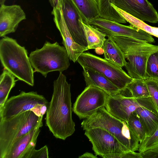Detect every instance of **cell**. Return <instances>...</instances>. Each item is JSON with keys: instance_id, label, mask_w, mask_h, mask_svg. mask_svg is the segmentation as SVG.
Wrapping results in <instances>:
<instances>
[{"instance_id": "obj_1", "label": "cell", "mask_w": 158, "mask_h": 158, "mask_svg": "<svg viewBox=\"0 0 158 158\" xmlns=\"http://www.w3.org/2000/svg\"><path fill=\"white\" fill-rule=\"evenodd\" d=\"M70 84L62 73L53 82V91L46 113L45 123L56 138L65 140L75 131L72 117Z\"/></svg>"}, {"instance_id": "obj_2", "label": "cell", "mask_w": 158, "mask_h": 158, "mask_svg": "<svg viewBox=\"0 0 158 158\" xmlns=\"http://www.w3.org/2000/svg\"><path fill=\"white\" fill-rule=\"evenodd\" d=\"M0 59L4 69L18 80L34 85L35 72L27 51L15 40L5 36L0 40Z\"/></svg>"}, {"instance_id": "obj_3", "label": "cell", "mask_w": 158, "mask_h": 158, "mask_svg": "<svg viewBox=\"0 0 158 158\" xmlns=\"http://www.w3.org/2000/svg\"><path fill=\"white\" fill-rule=\"evenodd\" d=\"M81 125L85 131L94 128L105 130L129 150L138 151L139 141L127 122L112 115L105 107L99 109L91 116L85 119Z\"/></svg>"}, {"instance_id": "obj_4", "label": "cell", "mask_w": 158, "mask_h": 158, "mask_svg": "<svg viewBox=\"0 0 158 158\" xmlns=\"http://www.w3.org/2000/svg\"><path fill=\"white\" fill-rule=\"evenodd\" d=\"M111 38L128 60L125 67L128 75L133 79L145 80L148 59L152 54L158 51V45L127 37Z\"/></svg>"}, {"instance_id": "obj_5", "label": "cell", "mask_w": 158, "mask_h": 158, "mask_svg": "<svg viewBox=\"0 0 158 158\" xmlns=\"http://www.w3.org/2000/svg\"><path fill=\"white\" fill-rule=\"evenodd\" d=\"M43 116L28 110L11 118L0 119V158H5L13 144L38 126L42 127Z\"/></svg>"}, {"instance_id": "obj_6", "label": "cell", "mask_w": 158, "mask_h": 158, "mask_svg": "<svg viewBox=\"0 0 158 158\" xmlns=\"http://www.w3.org/2000/svg\"><path fill=\"white\" fill-rule=\"evenodd\" d=\"M29 58L34 72L40 73L45 77L51 72L62 73L70 64L65 48L57 42L51 43L46 41L42 48L31 52Z\"/></svg>"}, {"instance_id": "obj_7", "label": "cell", "mask_w": 158, "mask_h": 158, "mask_svg": "<svg viewBox=\"0 0 158 158\" xmlns=\"http://www.w3.org/2000/svg\"><path fill=\"white\" fill-rule=\"evenodd\" d=\"M141 107L158 113L150 97L135 98L126 88L118 94L108 95L105 106L106 110L110 114L126 122L132 113Z\"/></svg>"}, {"instance_id": "obj_8", "label": "cell", "mask_w": 158, "mask_h": 158, "mask_svg": "<svg viewBox=\"0 0 158 158\" xmlns=\"http://www.w3.org/2000/svg\"><path fill=\"white\" fill-rule=\"evenodd\" d=\"M77 61L82 68H89L102 74L121 90L125 89L133 79L122 68L89 52L81 54Z\"/></svg>"}, {"instance_id": "obj_9", "label": "cell", "mask_w": 158, "mask_h": 158, "mask_svg": "<svg viewBox=\"0 0 158 158\" xmlns=\"http://www.w3.org/2000/svg\"><path fill=\"white\" fill-rule=\"evenodd\" d=\"M85 135L91 143L92 149L96 156L103 158H121L123 154L131 151L113 135L103 129L87 130Z\"/></svg>"}, {"instance_id": "obj_10", "label": "cell", "mask_w": 158, "mask_h": 158, "mask_svg": "<svg viewBox=\"0 0 158 158\" xmlns=\"http://www.w3.org/2000/svg\"><path fill=\"white\" fill-rule=\"evenodd\" d=\"M108 94L100 89L87 86L77 97L73 110L80 119H86L97 110L105 107Z\"/></svg>"}, {"instance_id": "obj_11", "label": "cell", "mask_w": 158, "mask_h": 158, "mask_svg": "<svg viewBox=\"0 0 158 158\" xmlns=\"http://www.w3.org/2000/svg\"><path fill=\"white\" fill-rule=\"evenodd\" d=\"M91 26L97 29L108 37L124 36L154 43L152 35L131 25L127 26L99 17L88 22Z\"/></svg>"}, {"instance_id": "obj_12", "label": "cell", "mask_w": 158, "mask_h": 158, "mask_svg": "<svg viewBox=\"0 0 158 158\" xmlns=\"http://www.w3.org/2000/svg\"><path fill=\"white\" fill-rule=\"evenodd\" d=\"M38 104L48 106L49 102L44 96L38 94L36 92L22 91L19 95L8 99L0 108V119L11 118L30 110Z\"/></svg>"}, {"instance_id": "obj_13", "label": "cell", "mask_w": 158, "mask_h": 158, "mask_svg": "<svg viewBox=\"0 0 158 158\" xmlns=\"http://www.w3.org/2000/svg\"><path fill=\"white\" fill-rule=\"evenodd\" d=\"M60 6L66 24L74 40L87 50L88 44L82 22L88 21L72 0H62Z\"/></svg>"}, {"instance_id": "obj_14", "label": "cell", "mask_w": 158, "mask_h": 158, "mask_svg": "<svg viewBox=\"0 0 158 158\" xmlns=\"http://www.w3.org/2000/svg\"><path fill=\"white\" fill-rule=\"evenodd\" d=\"M114 4L143 21L158 22V13L148 0H114Z\"/></svg>"}, {"instance_id": "obj_15", "label": "cell", "mask_w": 158, "mask_h": 158, "mask_svg": "<svg viewBox=\"0 0 158 158\" xmlns=\"http://www.w3.org/2000/svg\"><path fill=\"white\" fill-rule=\"evenodd\" d=\"M52 14L55 25L62 38V43L67 52L69 59L75 63L81 54L87 51L86 49L76 43L73 39L64 21L60 6L53 8Z\"/></svg>"}, {"instance_id": "obj_16", "label": "cell", "mask_w": 158, "mask_h": 158, "mask_svg": "<svg viewBox=\"0 0 158 158\" xmlns=\"http://www.w3.org/2000/svg\"><path fill=\"white\" fill-rule=\"evenodd\" d=\"M26 19V14L19 5H0V36L15 32L19 23Z\"/></svg>"}, {"instance_id": "obj_17", "label": "cell", "mask_w": 158, "mask_h": 158, "mask_svg": "<svg viewBox=\"0 0 158 158\" xmlns=\"http://www.w3.org/2000/svg\"><path fill=\"white\" fill-rule=\"evenodd\" d=\"M41 127H37L19 139L11 147L5 158H29L35 149Z\"/></svg>"}, {"instance_id": "obj_18", "label": "cell", "mask_w": 158, "mask_h": 158, "mask_svg": "<svg viewBox=\"0 0 158 158\" xmlns=\"http://www.w3.org/2000/svg\"><path fill=\"white\" fill-rule=\"evenodd\" d=\"M83 69V74L87 86L91 85L97 87L109 95L120 93L121 90L102 74L89 68Z\"/></svg>"}, {"instance_id": "obj_19", "label": "cell", "mask_w": 158, "mask_h": 158, "mask_svg": "<svg viewBox=\"0 0 158 158\" xmlns=\"http://www.w3.org/2000/svg\"><path fill=\"white\" fill-rule=\"evenodd\" d=\"M102 48L105 60L119 67L125 66L127 61L124 54L111 38L106 39Z\"/></svg>"}, {"instance_id": "obj_20", "label": "cell", "mask_w": 158, "mask_h": 158, "mask_svg": "<svg viewBox=\"0 0 158 158\" xmlns=\"http://www.w3.org/2000/svg\"><path fill=\"white\" fill-rule=\"evenodd\" d=\"M135 112L143 125L146 137L153 135L158 128V113L144 107L138 108Z\"/></svg>"}, {"instance_id": "obj_21", "label": "cell", "mask_w": 158, "mask_h": 158, "mask_svg": "<svg viewBox=\"0 0 158 158\" xmlns=\"http://www.w3.org/2000/svg\"><path fill=\"white\" fill-rule=\"evenodd\" d=\"M88 46L87 50L90 49L102 48L106 40V36L97 29L90 25L88 22H82Z\"/></svg>"}, {"instance_id": "obj_22", "label": "cell", "mask_w": 158, "mask_h": 158, "mask_svg": "<svg viewBox=\"0 0 158 158\" xmlns=\"http://www.w3.org/2000/svg\"><path fill=\"white\" fill-rule=\"evenodd\" d=\"M114 0H98L99 17L119 23H126V21L113 7Z\"/></svg>"}, {"instance_id": "obj_23", "label": "cell", "mask_w": 158, "mask_h": 158, "mask_svg": "<svg viewBox=\"0 0 158 158\" xmlns=\"http://www.w3.org/2000/svg\"><path fill=\"white\" fill-rule=\"evenodd\" d=\"M88 21L99 17L98 0H72Z\"/></svg>"}, {"instance_id": "obj_24", "label": "cell", "mask_w": 158, "mask_h": 158, "mask_svg": "<svg viewBox=\"0 0 158 158\" xmlns=\"http://www.w3.org/2000/svg\"><path fill=\"white\" fill-rule=\"evenodd\" d=\"M15 77L4 69L0 77V108L8 99L11 89L15 86L16 81Z\"/></svg>"}, {"instance_id": "obj_25", "label": "cell", "mask_w": 158, "mask_h": 158, "mask_svg": "<svg viewBox=\"0 0 158 158\" xmlns=\"http://www.w3.org/2000/svg\"><path fill=\"white\" fill-rule=\"evenodd\" d=\"M113 8L120 14L127 22L131 26L138 28L148 33L151 35L158 38V27L151 26L131 15L124 11L111 3Z\"/></svg>"}, {"instance_id": "obj_26", "label": "cell", "mask_w": 158, "mask_h": 158, "mask_svg": "<svg viewBox=\"0 0 158 158\" xmlns=\"http://www.w3.org/2000/svg\"><path fill=\"white\" fill-rule=\"evenodd\" d=\"M135 98L150 97L149 90L145 80L133 79L126 87Z\"/></svg>"}, {"instance_id": "obj_27", "label": "cell", "mask_w": 158, "mask_h": 158, "mask_svg": "<svg viewBox=\"0 0 158 158\" xmlns=\"http://www.w3.org/2000/svg\"><path fill=\"white\" fill-rule=\"evenodd\" d=\"M129 127L137 138L139 143L146 138L145 133L137 114L134 111L130 115L127 122Z\"/></svg>"}, {"instance_id": "obj_28", "label": "cell", "mask_w": 158, "mask_h": 158, "mask_svg": "<svg viewBox=\"0 0 158 158\" xmlns=\"http://www.w3.org/2000/svg\"><path fill=\"white\" fill-rule=\"evenodd\" d=\"M150 78L158 80V51L152 54L147 60L145 79Z\"/></svg>"}, {"instance_id": "obj_29", "label": "cell", "mask_w": 158, "mask_h": 158, "mask_svg": "<svg viewBox=\"0 0 158 158\" xmlns=\"http://www.w3.org/2000/svg\"><path fill=\"white\" fill-rule=\"evenodd\" d=\"M150 97L158 112V80L147 79L145 80Z\"/></svg>"}, {"instance_id": "obj_30", "label": "cell", "mask_w": 158, "mask_h": 158, "mask_svg": "<svg viewBox=\"0 0 158 158\" xmlns=\"http://www.w3.org/2000/svg\"><path fill=\"white\" fill-rule=\"evenodd\" d=\"M138 152L141 154L142 158H158V140Z\"/></svg>"}, {"instance_id": "obj_31", "label": "cell", "mask_w": 158, "mask_h": 158, "mask_svg": "<svg viewBox=\"0 0 158 158\" xmlns=\"http://www.w3.org/2000/svg\"><path fill=\"white\" fill-rule=\"evenodd\" d=\"M158 140V128L153 135L146 137L143 141L139 143L138 151L152 145Z\"/></svg>"}, {"instance_id": "obj_32", "label": "cell", "mask_w": 158, "mask_h": 158, "mask_svg": "<svg viewBox=\"0 0 158 158\" xmlns=\"http://www.w3.org/2000/svg\"><path fill=\"white\" fill-rule=\"evenodd\" d=\"M49 153L48 148L47 145H45L40 149H35L31 154L29 158H48Z\"/></svg>"}, {"instance_id": "obj_33", "label": "cell", "mask_w": 158, "mask_h": 158, "mask_svg": "<svg viewBox=\"0 0 158 158\" xmlns=\"http://www.w3.org/2000/svg\"><path fill=\"white\" fill-rule=\"evenodd\" d=\"M48 106L46 105L38 104L30 110L31 111L39 117L43 116L46 113Z\"/></svg>"}, {"instance_id": "obj_34", "label": "cell", "mask_w": 158, "mask_h": 158, "mask_svg": "<svg viewBox=\"0 0 158 158\" xmlns=\"http://www.w3.org/2000/svg\"><path fill=\"white\" fill-rule=\"evenodd\" d=\"M62 0H49L51 6L53 7H59Z\"/></svg>"}, {"instance_id": "obj_35", "label": "cell", "mask_w": 158, "mask_h": 158, "mask_svg": "<svg viewBox=\"0 0 158 158\" xmlns=\"http://www.w3.org/2000/svg\"><path fill=\"white\" fill-rule=\"evenodd\" d=\"M79 158H97L98 157L97 156L94 155L92 153L86 152L83 155L79 156Z\"/></svg>"}, {"instance_id": "obj_36", "label": "cell", "mask_w": 158, "mask_h": 158, "mask_svg": "<svg viewBox=\"0 0 158 158\" xmlns=\"http://www.w3.org/2000/svg\"><path fill=\"white\" fill-rule=\"evenodd\" d=\"M95 52L98 54H102L104 53V51L102 48H98L95 49Z\"/></svg>"}, {"instance_id": "obj_37", "label": "cell", "mask_w": 158, "mask_h": 158, "mask_svg": "<svg viewBox=\"0 0 158 158\" xmlns=\"http://www.w3.org/2000/svg\"><path fill=\"white\" fill-rule=\"evenodd\" d=\"M6 0H0V5L4 4Z\"/></svg>"}]
</instances>
